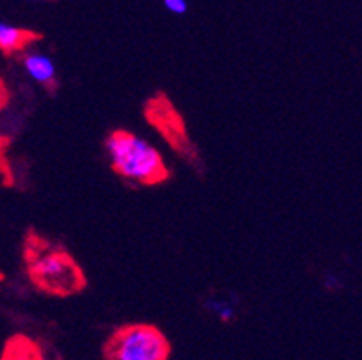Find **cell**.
I'll return each mask as SVG.
<instances>
[{"instance_id": "obj_5", "label": "cell", "mask_w": 362, "mask_h": 360, "mask_svg": "<svg viewBox=\"0 0 362 360\" xmlns=\"http://www.w3.org/2000/svg\"><path fill=\"white\" fill-rule=\"evenodd\" d=\"M44 35L35 29L29 28H16L0 22V52L8 58H13L16 54H25L31 45L36 42H42Z\"/></svg>"}, {"instance_id": "obj_9", "label": "cell", "mask_w": 362, "mask_h": 360, "mask_svg": "<svg viewBox=\"0 0 362 360\" xmlns=\"http://www.w3.org/2000/svg\"><path fill=\"white\" fill-rule=\"evenodd\" d=\"M9 103H11V91H9L4 78L0 76V112H4L9 107Z\"/></svg>"}, {"instance_id": "obj_11", "label": "cell", "mask_w": 362, "mask_h": 360, "mask_svg": "<svg viewBox=\"0 0 362 360\" xmlns=\"http://www.w3.org/2000/svg\"><path fill=\"white\" fill-rule=\"evenodd\" d=\"M51 2H56V0H51Z\"/></svg>"}, {"instance_id": "obj_6", "label": "cell", "mask_w": 362, "mask_h": 360, "mask_svg": "<svg viewBox=\"0 0 362 360\" xmlns=\"http://www.w3.org/2000/svg\"><path fill=\"white\" fill-rule=\"evenodd\" d=\"M0 360H45V353L36 339L25 333H13L2 346Z\"/></svg>"}, {"instance_id": "obj_7", "label": "cell", "mask_w": 362, "mask_h": 360, "mask_svg": "<svg viewBox=\"0 0 362 360\" xmlns=\"http://www.w3.org/2000/svg\"><path fill=\"white\" fill-rule=\"evenodd\" d=\"M22 62H24L25 71L31 74V78L35 81L42 85L45 92L49 95H54L60 88V81H58V76H56L54 65L49 58L42 54H31V52H25L22 54Z\"/></svg>"}, {"instance_id": "obj_10", "label": "cell", "mask_w": 362, "mask_h": 360, "mask_svg": "<svg viewBox=\"0 0 362 360\" xmlns=\"http://www.w3.org/2000/svg\"><path fill=\"white\" fill-rule=\"evenodd\" d=\"M164 6L173 13H186L187 9L186 0H164Z\"/></svg>"}, {"instance_id": "obj_1", "label": "cell", "mask_w": 362, "mask_h": 360, "mask_svg": "<svg viewBox=\"0 0 362 360\" xmlns=\"http://www.w3.org/2000/svg\"><path fill=\"white\" fill-rule=\"evenodd\" d=\"M22 263L29 283L44 296L69 299L88 286L87 272L74 254L35 227H28L22 236Z\"/></svg>"}, {"instance_id": "obj_8", "label": "cell", "mask_w": 362, "mask_h": 360, "mask_svg": "<svg viewBox=\"0 0 362 360\" xmlns=\"http://www.w3.org/2000/svg\"><path fill=\"white\" fill-rule=\"evenodd\" d=\"M13 139L9 135L0 134V184L4 187H15L16 177L13 164L9 161V148H11Z\"/></svg>"}, {"instance_id": "obj_2", "label": "cell", "mask_w": 362, "mask_h": 360, "mask_svg": "<svg viewBox=\"0 0 362 360\" xmlns=\"http://www.w3.org/2000/svg\"><path fill=\"white\" fill-rule=\"evenodd\" d=\"M105 150L110 170L127 182L157 187L170 182L173 177L163 153L127 128L112 130L105 139Z\"/></svg>"}, {"instance_id": "obj_4", "label": "cell", "mask_w": 362, "mask_h": 360, "mask_svg": "<svg viewBox=\"0 0 362 360\" xmlns=\"http://www.w3.org/2000/svg\"><path fill=\"white\" fill-rule=\"evenodd\" d=\"M173 346L151 323H127L112 330L101 346L103 360H170Z\"/></svg>"}, {"instance_id": "obj_3", "label": "cell", "mask_w": 362, "mask_h": 360, "mask_svg": "<svg viewBox=\"0 0 362 360\" xmlns=\"http://www.w3.org/2000/svg\"><path fill=\"white\" fill-rule=\"evenodd\" d=\"M143 119L187 166L193 170L202 166V157L187 130L186 119L166 92L157 91L144 99Z\"/></svg>"}]
</instances>
